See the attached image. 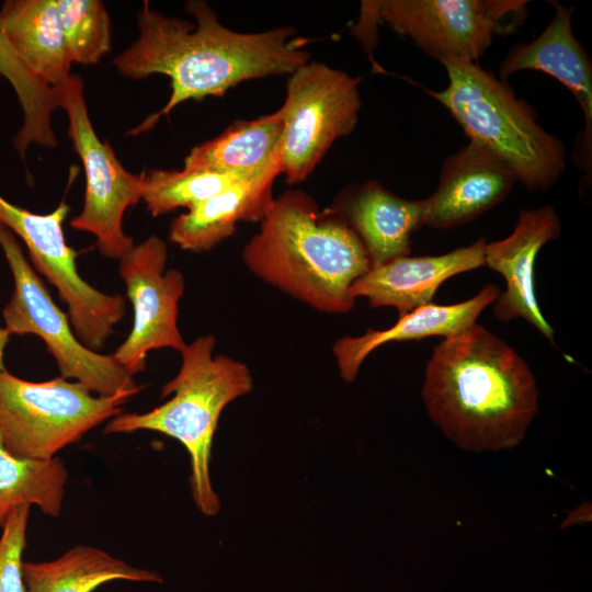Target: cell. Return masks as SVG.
Here are the masks:
<instances>
[{
  "mask_svg": "<svg viewBox=\"0 0 592 592\" xmlns=\"http://www.w3.org/2000/svg\"><path fill=\"white\" fill-rule=\"evenodd\" d=\"M184 9L195 23L168 18L145 1L136 14L138 37L113 59L115 69L129 79L170 78L168 102L133 128V136L185 101L220 96L246 80L291 75L309 61L305 41L294 37L293 27L239 33L224 26L205 1L190 0Z\"/></svg>",
  "mask_w": 592,
  "mask_h": 592,
  "instance_id": "cell-1",
  "label": "cell"
},
{
  "mask_svg": "<svg viewBox=\"0 0 592 592\" xmlns=\"http://www.w3.org/2000/svg\"><path fill=\"white\" fill-rule=\"evenodd\" d=\"M421 395L432 421L471 452L517 446L538 410L527 363L478 323L433 348Z\"/></svg>",
  "mask_w": 592,
  "mask_h": 592,
  "instance_id": "cell-2",
  "label": "cell"
},
{
  "mask_svg": "<svg viewBox=\"0 0 592 592\" xmlns=\"http://www.w3.org/2000/svg\"><path fill=\"white\" fill-rule=\"evenodd\" d=\"M257 234L242 250L246 266L259 278L326 314H345L355 299L351 285L371 267L355 231L297 190L274 198Z\"/></svg>",
  "mask_w": 592,
  "mask_h": 592,
  "instance_id": "cell-3",
  "label": "cell"
},
{
  "mask_svg": "<svg viewBox=\"0 0 592 592\" xmlns=\"http://www.w3.org/2000/svg\"><path fill=\"white\" fill-rule=\"evenodd\" d=\"M216 338L200 335L180 351L182 363L174 378L161 389L170 400L145 413H121L104 433L159 432L179 441L191 463L190 486L197 509L206 516L218 513L220 503L209 476L212 445L220 413L231 401L251 391L248 366L227 355L213 356Z\"/></svg>",
  "mask_w": 592,
  "mask_h": 592,
  "instance_id": "cell-4",
  "label": "cell"
},
{
  "mask_svg": "<svg viewBox=\"0 0 592 592\" xmlns=\"http://www.w3.org/2000/svg\"><path fill=\"white\" fill-rule=\"evenodd\" d=\"M442 65L448 86L429 93L452 114L469 143L502 159L526 190L551 189L566 169V148L538 124L535 110L479 62Z\"/></svg>",
  "mask_w": 592,
  "mask_h": 592,
  "instance_id": "cell-5",
  "label": "cell"
},
{
  "mask_svg": "<svg viewBox=\"0 0 592 592\" xmlns=\"http://www.w3.org/2000/svg\"><path fill=\"white\" fill-rule=\"evenodd\" d=\"M526 5L525 0L362 1L354 32L369 46L376 24L385 23L441 64L478 62L497 37L517 31Z\"/></svg>",
  "mask_w": 592,
  "mask_h": 592,
  "instance_id": "cell-6",
  "label": "cell"
},
{
  "mask_svg": "<svg viewBox=\"0 0 592 592\" xmlns=\"http://www.w3.org/2000/svg\"><path fill=\"white\" fill-rule=\"evenodd\" d=\"M133 395H94L60 376L46 382L0 373V440L22 458L50 459L100 423L122 413Z\"/></svg>",
  "mask_w": 592,
  "mask_h": 592,
  "instance_id": "cell-7",
  "label": "cell"
},
{
  "mask_svg": "<svg viewBox=\"0 0 592 592\" xmlns=\"http://www.w3.org/2000/svg\"><path fill=\"white\" fill-rule=\"evenodd\" d=\"M0 247L13 277V292L2 310L11 334L39 337L55 358L60 376L75 379L99 396L127 392L136 395L138 386L113 355L87 348L70 328L68 315L53 300L43 281L30 264L15 235L0 223Z\"/></svg>",
  "mask_w": 592,
  "mask_h": 592,
  "instance_id": "cell-8",
  "label": "cell"
},
{
  "mask_svg": "<svg viewBox=\"0 0 592 592\" xmlns=\"http://www.w3.org/2000/svg\"><path fill=\"white\" fill-rule=\"evenodd\" d=\"M54 88L58 106L68 117V137L86 175L82 209L70 220V226L92 234L102 255L121 260L135 246L134 239L123 230V217L128 207L141 200L146 172L133 173L125 169L111 144L99 138L80 76L71 73Z\"/></svg>",
  "mask_w": 592,
  "mask_h": 592,
  "instance_id": "cell-9",
  "label": "cell"
},
{
  "mask_svg": "<svg viewBox=\"0 0 592 592\" xmlns=\"http://www.w3.org/2000/svg\"><path fill=\"white\" fill-rule=\"evenodd\" d=\"M360 78L312 61L289 75L281 107L285 128L281 174L288 184L306 180L332 144L355 128Z\"/></svg>",
  "mask_w": 592,
  "mask_h": 592,
  "instance_id": "cell-10",
  "label": "cell"
},
{
  "mask_svg": "<svg viewBox=\"0 0 592 592\" xmlns=\"http://www.w3.org/2000/svg\"><path fill=\"white\" fill-rule=\"evenodd\" d=\"M70 212L61 202L48 214H35L10 203L0 194V223L24 242L34 269L58 291L78 340L102 349L126 310L125 299L87 283L78 273L76 250L67 244L62 224Z\"/></svg>",
  "mask_w": 592,
  "mask_h": 592,
  "instance_id": "cell-11",
  "label": "cell"
},
{
  "mask_svg": "<svg viewBox=\"0 0 592 592\" xmlns=\"http://www.w3.org/2000/svg\"><path fill=\"white\" fill-rule=\"evenodd\" d=\"M167 258V243L151 235L119 260L133 327L112 355L133 376L145 369L150 351L171 348L180 352L186 344L178 327L184 277L179 270L164 271Z\"/></svg>",
  "mask_w": 592,
  "mask_h": 592,
  "instance_id": "cell-12",
  "label": "cell"
},
{
  "mask_svg": "<svg viewBox=\"0 0 592 592\" xmlns=\"http://www.w3.org/2000/svg\"><path fill=\"white\" fill-rule=\"evenodd\" d=\"M560 232L561 224L554 206L522 209L512 234L487 242L485 248V265L505 280V291L494 301V316L501 321L523 318L554 345V328L545 319L536 297L535 262L539 250L558 239Z\"/></svg>",
  "mask_w": 592,
  "mask_h": 592,
  "instance_id": "cell-13",
  "label": "cell"
},
{
  "mask_svg": "<svg viewBox=\"0 0 592 592\" xmlns=\"http://www.w3.org/2000/svg\"><path fill=\"white\" fill-rule=\"evenodd\" d=\"M516 181L502 159L469 143L444 160L436 190L422 200L424 225L448 229L471 221L501 203Z\"/></svg>",
  "mask_w": 592,
  "mask_h": 592,
  "instance_id": "cell-14",
  "label": "cell"
},
{
  "mask_svg": "<svg viewBox=\"0 0 592 592\" xmlns=\"http://www.w3.org/2000/svg\"><path fill=\"white\" fill-rule=\"evenodd\" d=\"M485 237L441 255L400 257L371 267L350 287L356 300L372 307H394L399 317L432 303L439 287L452 276L485 265Z\"/></svg>",
  "mask_w": 592,
  "mask_h": 592,
  "instance_id": "cell-15",
  "label": "cell"
},
{
  "mask_svg": "<svg viewBox=\"0 0 592 592\" xmlns=\"http://www.w3.org/2000/svg\"><path fill=\"white\" fill-rule=\"evenodd\" d=\"M282 149L283 141L261 171L240 179L177 217L170 226V241L186 251H208L230 237L238 223H260L274 201L272 187L281 174Z\"/></svg>",
  "mask_w": 592,
  "mask_h": 592,
  "instance_id": "cell-16",
  "label": "cell"
},
{
  "mask_svg": "<svg viewBox=\"0 0 592 592\" xmlns=\"http://www.w3.org/2000/svg\"><path fill=\"white\" fill-rule=\"evenodd\" d=\"M573 7L555 5L549 24L530 43L515 45L499 67V78L532 69L543 71L563 84L577 99L585 119V146L591 155L592 64L576 38L571 16Z\"/></svg>",
  "mask_w": 592,
  "mask_h": 592,
  "instance_id": "cell-17",
  "label": "cell"
},
{
  "mask_svg": "<svg viewBox=\"0 0 592 592\" xmlns=\"http://www.w3.org/2000/svg\"><path fill=\"white\" fill-rule=\"evenodd\" d=\"M500 293L496 284H488L465 301L452 305L430 303L399 317L388 329H368L358 337L338 339L332 353L341 378L348 383L354 382L363 361L385 343L422 340L432 335L447 338L466 330L476 323L482 310L493 304Z\"/></svg>",
  "mask_w": 592,
  "mask_h": 592,
  "instance_id": "cell-18",
  "label": "cell"
},
{
  "mask_svg": "<svg viewBox=\"0 0 592 592\" xmlns=\"http://www.w3.org/2000/svg\"><path fill=\"white\" fill-rule=\"evenodd\" d=\"M340 216L361 239L372 267L409 255L412 234L424 226L422 200L397 196L376 181L354 190Z\"/></svg>",
  "mask_w": 592,
  "mask_h": 592,
  "instance_id": "cell-19",
  "label": "cell"
},
{
  "mask_svg": "<svg viewBox=\"0 0 592 592\" xmlns=\"http://www.w3.org/2000/svg\"><path fill=\"white\" fill-rule=\"evenodd\" d=\"M0 26L31 70L50 87L65 82L69 59L56 0H5Z\"/></svg>",
  "mask_w": 592,
  "mask_h": 592,
  "instance_id": "cell-20",
  "label": "cell"
},
{
  "mask_svg": "<svg viewBox=\"0 0 592 592\" xmlns=\"http://www.w3.org/2000/svg\"><path fill=\"white\" fill-rule=\"evenodd\" d=\"M284 128L281 109L253 121H238L217 137L193 147L183 168L251 177L265 168L281 147Z\"/></svg>",
  "mask_w": 592,
  "mask_h": 592,
  "instance_id": "cell-21",
  "label": "cell"
},
{
  "mask_svg": "<svg viewBox=\"0 0 592 592\" xmlns=\"http://www.w3.org/2000/svg\"><path fill=\"white\" fill-rule=\"evenodd\" d=\"M23 573L27 592H93L117 580L163 581L157 571L134 567L89 545H77L54 560L24 561Z\"/></svg>",
  "mask_w": 592,
  "mask_h": 592,
  "instance_id": "cell-22",
  "label": "cell"
},
{
  "mask_svg": "<svg viewBox=\"0 0 592 592\" xmlns=\"http://www.w3.org/2000/svg\"><path fill=\"white\" fill-rule=\"evenodd\" d=\"M0 78L13 88L20 103L23 121L12 138V144L22 160L31 145L57 148L58 139L52 117L59 109L57 92L36 76L13 48L0 26Z\"/></svg>",
  "mask_w": 592,
  "mask_h": 592,
  "instance_id": "cell-23",
  "label": "cell"
},
{
  "mask_svg": "<svg viewBox=\"0 0 592 592\" xmlns=\"http://www.w3.org/2000/svg\"><path fill=\"white\" fill-rule=\"evenodd\" d=\"M68 473L59 457L22 458L0 440V526L16 508L32 504L57 517L62 509Z\"/></svg>",
  "mask_w": 592,
  "mask_h": 592,
  "instance_id": "cell-24",
  "label": "cell"
},
{
  "mask_svg": "<svg viewBox=\"0 0 592 592\" xmlns=\"http://www.w3.org/2000/svg\"><path fill=\"white\" fill-rule=\"evenodd\" d=\"M240 179L243 178L207 170L152 169L145 174L141 200L151 216L158 217L179 207L190 208Z\"/></svg>",
  "mask_w": 592,
  "mask_h": 592,
  "instance_id": "cell-25",
  "label": "cell"
},
{
  "mask_svg": "<svg viewBox=\"0 0 592 592\" xmlns=\"http://www.w3.org/2000/svg\"><path fill=\"white\" fill-rule=\"evenodd\" d=\"M71 64L96 65L112 48L110 14L100 0H56Z\"/></svg>",
  "mask_w": 592,
  "mask_h": 592,
  "instance_id": "cell-26",
  "label": "cell"
},
{
  "mask_svg": "<svg viewBox=\"0 0 592 592\" xmlns=\"http://www.w3.org/2000/svg\"><path fill=\"white\" fill-rule=\"evenodd\" d=\"M30 506L14 509L4 523L0 536V592H27L23 573V551Z\"/></svg>",
  "mask_w": 592,
  "mask_h": 592,
  "instance_id": "cell-27",
  "label": "cell"
},
{
  "mask_svg": "<svg viewBox=\"0 0 592 592\" xmlns=\"http://www.w3.org/2000/svg\"><path fill=\"white\" fill-rule=\"evenodd\" d=\"M592 519V506L590 502H583L576 509H573L567 517L563 520V522L560 524L561 528L581 524V523H588L591 522Z\"/></svg>",
  "mask_w": 592,
  "mask_h": 592,
  "instance_id": "cell-28",
  "label": "cell"
},
{
  "mask_svg": "<svg viewBox=\"0 0 592 592\" xmlns=\"http://www.w3.org/2000/svg\"><path fill=\"white\" fill-rule=\"evenodd\" d=\"M11 333L8 331V329L0 328V373L5 369L4 363H3V356H4V350L9 342Z\"/></svg>",
  "mask_w": 592,
  "mask_h": 592,
  "instance_id": "cell-29",
  "label": "cell"
}]
</instances>
